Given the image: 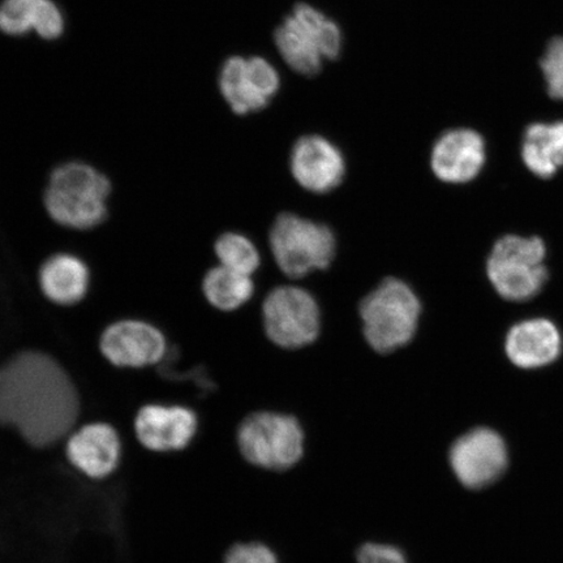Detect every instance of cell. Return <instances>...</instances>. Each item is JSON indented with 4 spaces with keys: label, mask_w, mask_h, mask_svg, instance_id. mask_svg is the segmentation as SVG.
I'll return each instance as SVG.
<instances>
[{
    "label": "cell",
    "mask_w": 563,
    "mask_h": 563,
    "mask_svg": "<svg viewBox=\"0 0 563 563\" xmlns=\"http://www.w3.org/2000/svg\"><path fill=\"white\" fill-rule=\"evenodd\" d=\"M80 415L73 379L51 355L24 351L0 367V426L33 448L67 439Z\"/></svg>",
    "instance_id": "1"
},
{
    "label": "cell",
    "mask_w": 563,
    "mask_h": 563,
    "mask_svg": "<svg viewBox=\"0 0 563 563\" xmlns=\"http://www.w3.org/2000/svg\"><path fill=\"white\" fill-rule=\"evenodd\" d=\"M273 40L286 66L309 79L320 75L325 63L340 58L344 44L341 25L306 2L295 4L282 19Z\"/></svg>",
    "instance_id": "2"
},
{
    "label": "cell",
    "mask_w": 563,
    "mask_h": 563,
    "mask_svg": "<svg viewBox=\"0 0 563 563\" xmlns=\"http://www.w3.org/2000/svg\"><path fill=\"white\" fill-rule=\"evenodd\" d=\"M421 301L405 280L387 277L358 305L365 342L377 354L389 355L417 336Z\"/></svg>",
    "instance_id": "3"
},
{
    "label": "cell",
    "mask_w": 563,
    "mask_h": 563,
    "mask_svg": "<svg viewBox=\"0 0 563 563\" xmlns=\"http://www.w3.org/2000/svg\"><path fill=\"white\" fill-rule=\"evenodd\" d=\"M111 183L103 174L81 162L55 168L45 191L48 216L60 227L90 230L108 216Z\"/></svg>",
    "instance_id": "4"
},
{
    "label": "cell",
    "mask_w": 563,
    "mask_h": 563,
    "mask_svg": "<svg viewBox=\"0 0 563 563\" xmlns=\"http://www.w3.org/2000/svg\"><path fill=\"white\" fill-rule=\"evenodd\" d=\"M274 262L286 277L300 279L333 264L336 239L327 224L285 211L277 216L269 231Z\"/></svg>",
    "instance_id": "5"
},
{
    "label": "cell",
    "mask_w": 563,
    "mask_h": 563,
    "mask_svg": "<svg viewBox=\"0 0 563 563\" xmlns=\"http://www.w3.org/2000/svg\"><path fill=\"white\" fill-rule=\"evenodd\" d=\"M236 441L244 460L253 466L286 471L305 454L306 435L292 415L258 411L241 422Z\"/></svg>",
    "instance_id": "6"
},
{
    "label": "cell",
    "mask_w": 563,
    "mask_h": 563,
    "mask_svg": "<svg viewBox=\"0 0 563 563\" xmlns=\"http://www.w3.org/2000/svg\"><path fill=\"white\" fill-rule=\"evenodd\" d=\"M545 253L540 238L506 235L499 239L487 263L490 284L506 300L532 299L548 278Z\"/></svg>",
    "instance_id": "7"
},
{
    "label": "cell",
    "mask_w": 563,
    "mask_h": 563,
    "mask_svg": "<svg viewBox=\"0 0 563 563\" xmlns=\"http://www.w3.org/2000/svg\"><path fill=\"white\" fill-rule=\"evenodd\" d=\"M264 332L287 351L311 346L321 334L322 317L313 295L298 286H279L263 302Z\"/></svg>",
    "instance_id": "8"
},
{
    "label": "cell",
    "mask_w": 563,
    "mask_h": 563,
    "mask_svg": "<svg viewBox=\"0 0 563 563\" xmlns=\"http://www.w3.org/2000/svg\"><path fill=\"white\" fill-rule=\"evenodd\" d=\"M280 86L278 69L263 56H231L221 68V95L236 115L269 108Z\"/></svg>",
    "instance_id": "9"
},
{
    "label": "cell",
    "mask_w": 563,
    "mask_h": 563,
    "mask_svg": "<svg viewBox=\"0 0 563 563\" xmlns=\"http://www.w3.org/2000/svg\"><path fill=\"white\" fill-rule=\"evenodd\" d=\"M449 461L464 487L482 489L504 474L508 452L501 435L488 428H476L453 443Z\"/></svg>",
    "instance_id": "10"
},
{
    "label": "cell",
    "mask_w": 563,
    "mask_h": 563,
    "mask_svg": "<svg viewBox=\"0 0 563 563\" xmlns=\"http://www.w3.org/2000/svg\"><path fill=\"white\" fill-rule=\"evenodd\" d=\"M290 172L294 180L306 191L325 195L334 191L346 178V158L333 141L312 133L295 141Z\"/></svg>",
    "instance_id": "11"
},
{
    "label": "cell",
    "mask_w": 563,
    "mask_h": 563,
    "mask_svg": "<svg viewBox=\"0 0 563 563\" xmlns=\"http://www.w3.org/2000/svg\"><path fill=\"white\" fill-rule=\"evenodd\" d=\"M487 161V145L477 131L468 126L448 130L434 141L431 170L446 185H464L477 178Z\"/></svg>",
    "instance_id": "12"
},
{
    "label": "cell",
    "mask_w": 563,
    "mask_h": 563,
    "mask_svg": "<svg viewBox=\"0 0 563 563\" xmlns=\"http://www.w3.org/2000/svg\"><path fill=\"white\" fill-rule=\"evenodd\" d=\"M100 349L111 364L121 368H145L164 361L167 342L151 323L124 320L104 330Z\"/></svg>",
    "instance_id": "13"
},
{
    "label": "cell",
    "mask_w": 563,
    "mask_h": 563,
    "mask_svg": "<svg viewBox=\"0 0 563 563\" xmlns=\"http://www.w3.org/2000/svg\"><path fill=\"white\" fill-rule=\"evenodd\" d=\"M199 419L191 408L168 405L141 407L135 418L136 439L154 453H175L191 445Z\"/></svg>",
    "instance_id": "14"
},
{
    "label": "cell",
    "mask_w": 563,
    "mask_h": 563,
    "mask_svg": "<svg viewBox=\"0 0 563 563\" xmlns=\"http://www.w3.org/2000/svg\"><path fill=\"white\" fill-rule=\"evenodd\" d=\"M122 453L121 435L108 422H90L70 432L66 441L70 466L93 481L114 474Z\"/></svg>",
    "instance_id": "15"
},
{
    "label": "cell",
    "mask_w": 563,
    "mask_h": 563,
    "mask_svg": "<svg viewBox=\"0 0 563 563\" xmlns=\"http://www.w3.org/2000/svg\"><path fill=\"white\" fill-rule=\"evenodd\" d=\"M562 340L558 327L545 319L517 323L506 336V355L519 368L532 369L551 364L561 354Z\"/></svg>",
    "instance_id": "16"
},
{
    "label": "cell",
    "mask_w": 563,
    "mask_h": 563,
    "mask_svg": "<svg viewBox=\"0 0 563 563\" xmlns=\"http://www.w3.org/2000/svg\"><path fill=\"white\" fill-rule=\"evenodd\" d=\"M89 282L86 263L69 253H58L47 258L40 271L42 292L59 306H74L86 298Z\"/></svg>",
    "instance_id": "17"
},
{
    "label": "cell",
    "mask_w": 563,
    "mask_h": 563,
    "mask_svg": "<svg viewBox=\"0 0 563 563\" xmlns=\"http://www.w3.org/2000/svg\"><path fill=\"white\" fill-rule=\"evenodd\" d=\"M32 30L45 40L63 33L65 21L53 0H4L0 4V31L23 35Z\"/></svg>",
    "instance_id": "18"
},
{
    "label": "cell",
    "mask_w": 563,
    "mask_h": 563,
    "mask_svg": "<svg viewBox=\"0 0 563 563\" xmlns=\"http://www.w3.org/2000/svg\"><path fill=\"white\" fill-rule=\"evenodd\" d=\"M522 159L538 178H553L563 167V121L528 125L522 139Z\"/></svg>",
    "instance_id": "19"
},
{
    "label": "cell",
    "mask_w": 563,
    "mask_h": 563,
    "mask_svg": "<svg viewBox=\"0 0 563 563\" xmlns=\"http://www.w3.org/2000/svg\"><path fill=\"white\" fill-rule=\"evenodd\" d=\"M202 294L218 311L232 312L252 299L255 282L246 274L218 265L203 277Z\"/></svg>",
    "instance_id": "20"
},
{
    "label": "cell",
    "mask_w": 563,
    "mask_h": 563,
    "mask_svg": "<svg viewBox=\"0 0 563 563\" xmlns=\"http://www.w3.org/2000/svg\"><path fill=\"white\" fill-rule=\"evenodd\" d=\"M214 253L221 266L253 276L262 265V256L255 243L239 232H224L217 239Z\"/></svg>",
    "instance_id": "21"
},
{
    "label": "cell",
    "mask_w": 563,
    "mask_h": 563,
    "mask_svg": "<svg viewBox=\"0 0 563 563\" xmlns=\"http://www.w3.org/2000/svg\"><path fill=\"white\" fill-rule=\"evenodd\" d=\"M539 66L548 97L553 101L563 102V35L548 42Z\"/></svg>",
    "instance_id": "22"
},
{
    "label": "cell",
    "mask_w": 563,
    "mask_h": 563,
    "mask_svg": "<svg viewBox=\"0 0 563 563\" xmlns=\"http://www.w3.org/2000/svg\"><path fill=\"white\" fill-rule=\"evenodd\" d=\"M223 563H279L276 553L262 543L236 544L224 555Z\"/></svg>",
    "instance_id": "23"
},
{
    "label": "cell",
    "mask_w": 563,
    "mask_h": 563,
    "mask_svg": "<svg viewBox=\"0 0 563 563\" xmlns=\"http://www.w3.org/2000/svg\"><path fill=\"white\" fill-rule=\"evenodd\" d=\"M357 563H408L399 548L391 544L365 543L357 549Z\"/></svg>",
    "instance_id": "24"
}]
</instances>
